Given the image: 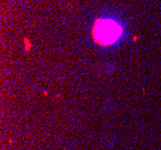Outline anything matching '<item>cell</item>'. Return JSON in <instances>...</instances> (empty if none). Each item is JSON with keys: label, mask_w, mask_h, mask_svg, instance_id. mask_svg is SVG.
I'll use <instances>...</instances> for the list:
<instances>
[{"label": "cell", "mask_w": 161, "mask_h": 150, "mask_svg": "<svg viewBox=\"0 0 161 150\" xmlns=\"http://www.w3.org/2000/svg\"><path fill=\"white\" fill-rule=\"evenodd\" d=\"M120 34V24L111 19H99L95 22L93 28V37L101 46H108L114 43L119 39Z\"/></svg>", "instance_id": "6da1fadb"}]
</instances>
